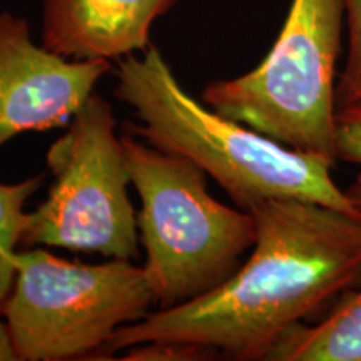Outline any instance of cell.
Wrapping results in <instances>:
<instances>
[{
    "instance_id": "cell-15",
    "label": "cell",
    "mask_w": 361,
    "mask_h": 361,
    "mask_svg": "<svg viewBox=\"0 0 361 361\" xmlns=\"http://www.w3.org/2000/svg\"><path fill=\"white\" fill-rule=\"evenodd\" d=\"M346 194H348L350 200L353 201L356 209L361 213V171H360V174L355 178L353 183L350 184V188L346 189Z\"/></svg>"
},
{
    "instance_id": "cell-12",
    "label": "cell",
    "mask_w": 361,
    "mask_h": 361,
    "mask_svg": "<svg viewBox=\"0 0 361 361\" xmlns=\"http://www.w3.org/2000/svg\"><path fill=\"white\" fill-rule=\"evenodd\" d=\"M214 350L206 346L194 345L186 341L156 340L129 346V351L123 360H149V361H194L214 358Z\"/></svg>"
},
{
    "instance_id": "cell-11",
    "label": "cell",
    "mask_w": 361,
    "mask_h": 361,
    "mask_svg": "<svg viewBox=\"0 0 361 361\" xmlns=\"http://www.w3.org/2000/svg\"><path fill=\"white\" fill-rule=\"evenodd\" d=\"M348 56L338 75L336 109L361 101V0H345Z\"/></svg>"
},
{
    "instance_id": "cell-9",
    "label": "cell",
    "mask_w": 361,
    "mask_h": 361,
    "mask_svg": "<svg viewBox=\"0 0 361 361\" xmlns=\"http://www.w3.org/2000/svg\"><path fill=\"white\" fill-rule=\"evenodd\" d=\"M273 361H361V290L351 291L322 322L293 328Z\"/></svg>"
},
{
    "instance_id": "cell-2",
    "label": "cell",
    "mask_w": 361,
    "mask_h": 361,
    "mask_svg": "<svg viewBox=\"0 0 361 361\" xmlns=\"http://www.w3.org/2000/svg\"><path fill=\"white\" fill-rule=\"evenodd\" d=\"M114 96L141 124H124L162 152L191 159L239 209L271 200H303L361 214L331 176L335 162L306 154L218 114L176 79L156 45L116 67Z\"/></svg>"
},
{
    "instance_id": "cell-6",
    "label": "cell",
    "mask_w": 361,
    "mask_h": 361,
    "mask_svg": "<svg viewBox=\"0 0 361 361\" xmlns=\"http://www.w3.org/2000/svg\"><path fill=\"white\" fill-rule=\"evenodd\" d=\"M52 186L27 213L22 246L64 247L112 259L137 256V214L111 104L92 92L67 130L49 147Z\"/></svg>"
},
{
    "instance_id": "cell-7",
    "label": "cell",
    "mask_w": 361,
    "mask_h": 361,
    "mask_svg": "<svg viewBox=\"0 0 361 361\" xmlns=\"http://www.w3.org/2000/svg\"><path fill=\"white\" fill-rule=\"evenodd\" d=\"M111 61H75L35 45L25 19L0 12V147L30 130L71 123Z\"/></svg>"
},
{
    "instance_id": "cell-1",
    "label": "cell",
    "mask_w": 361,
    "mask_h": 361,
    "mask_svg": "<svg viewBox=\"0 0 361 361\" xmlns=\"http://www.w3.org/2000/svg\"><path fill=\"white\" fill-rule=\"evenodd\" d=\"M250 213L255 245L233 276L188 303L124 324L107 350L173 340L233 360H269L293 328L361 283V214L303 200L263 201Z\"/></svg>"
},
{
    "instance_id": "cell-13",
    "label": "cell",
    "mask_w": 361,
    "mask_h": 361,
    "mask_svg": "<svg viewBox=\"0 0 361 361\" xmlns=\"http://www.w3.org/2000/svg\"><path fill=\"white\" fill-rule=\"evenodd\" d=\"M336 159L361 166V101L336 109Z\"/></svg>"
},
{
    "instance_id": "cell-14",
    "label": "cell",
    "mask_w": 361,
    "mask_h": 361,
    "mask_svg": "<svg viewBox=\"0 0 361 361\" xmlns=\"http://www.w3.org/2000/svg\"><path fill=\"white\" fill-rule=\"evenodd\" d=\"M0 361H19L6 319L0 318Z\"/></svg>"
},
{
    "instance_id": "cell-10",
    "label": "cell",
    "mask_w": 361,
    "mask_h": 361,
    "mask_svg": "<svg viewBox=\"0 0 361 361\" xmlns=\"http://www.w3.org/2000/svg\"><path fill=\"white\" fill-rule=\"evenodd\" d=\"M44 176L27 178L20 183L0 180V311L11 293L16 276V252L20 246L27 219L25 204L42 186Z\"/></svg>"
},
{
    "instance_id": "cell-4",
    "label": "cell",
    "mask_w": 361,
    "mask_h": 361,
    "mask_svg": "<svg viewBox=\"0 0 361 361\" xmlns=\"http://www.w3.org/2000/svg\"><path fill=\"white\" fill-rule=\"evenodd\" d=\"M345 0H293L261 64L216 80L201 101L283 146L336 162V64Z\"/></svg>"
},
{
    "instance_id": "cell-3",
    "label": "cell",
    "mask_w": 361,
    "mask_h": 361,
    "mask_svg": "<svg viewBox=\"0 0 361 361\" xmlns=\"http://www.w3.org/2000/svg\"><path fill=\"white\" fill-rule=\"evenodd\" d=\"M121 139L141 201L137 229L154 305L173 308L216 290L255 245L252 214L216 201L207 191V174L188 157L162 152L128 133Z\"/></svg>"
},
{
    "instance_id": "cell-8",
    "label": "cell",
    "mask_w": 361,
    "mask_h": 361,
    "mask_svg": "<svg viewBox=\"0 0 361 361\" xmlns=\"http://www.w3.org/2000/svg\"><path fill=\"white\" fill-rule=\"evenodd\" d=\"M176 0H44L42 45L75 61H119L144 51Z\"/></svg>"
},
{
    "instance_id": "cell-5",
    "label": "cell",
    "mask_w": 361,
    "mask_h": 361,
    "mask_svg": "<svg viewBox=\"0 0 361 361\" xmlns=\"http://www.w3.org/2000/svg\"><path fill=\"white\" fill-rule=\"evenodd\" d=\"M4 314L20 361L82 358L154 305L144 266L130 259L84 264L42 246L16 252Z\"/></svg>"
}]
</instances>
